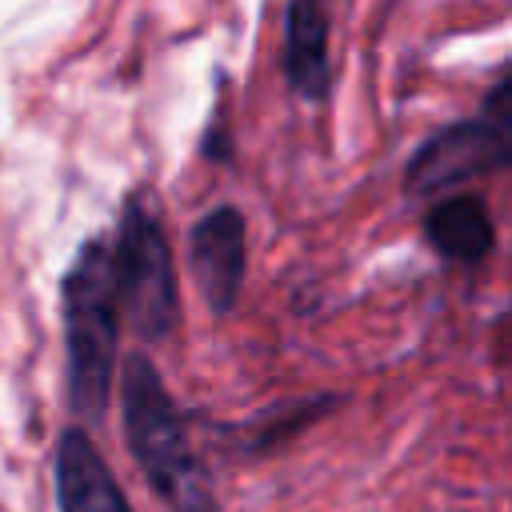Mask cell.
Returning <instances> with one entry per match:
<instances>
[{
  "label": "cell",
  "mask_w": 512,
  "mask_h": 512,
  "mask_svg": "<svg viewBox=\"0 0 512 512\" xmlns=\"http://www.w3.org/2000/svg\"><path fill=\"white\" fill-rule=\"evenodd\" d=\"M120 384H124V436L148 484L176 512H216L208 476L184 436V420L156 364L132 352L120 368Z\"/></svg>",
  "instance_id": "6da1fadb"
},
{
  "label": "cell",
  "mask_w": 512,
  "mask_h": 512,
  "mask_svg": "<svg viewBox=\"0 0 512 512\" xmlns=\"http://www.w3.org/2000/svg\"><path fill=\"white\" fill-rule=\"evenodd\" d=\"M116 272L104 240H88L64 276V340H68V404L84 420H100L116 372Z\"/></svg>",
  "instance_id": "7a4b0ae2"
},
{
  "label": "cell",
  "mask_w": 512,
  "mask_h": 512,
  "mask_svg": "<svg viewBox=\"0 0 512 512\" xmlns=\"http://www.w3.org/2000/svg\"><path fill=\"white\" fill-rule=\"evenodd\" d=\"M116 300L140 340H160L176 324V268L160 216L144 196L128 200L120 212V232L112 248Z\"/></svg>",
  "instance_id": "3957f363"
},
{
  "label": "cell",
  "mask_w": 512,
  "mask_h": 512,
  "mask_svg": "<svg viewBox=\"0 0 512 512\" xmlns=\"http://www.w3.org/2000/svg\"><path fill=\"white\" fill-rule=\"evenodd\" d=\"M188 256H192V276L204 304L216 316L232 312L244 284V216L232 204L204 212L192 224Z\"/></svg>",
  "instance_id": "277c9868"
},
{
  "label": "cell",
  "mask_w": 512,
  "mask_h": 512,
  "mask_svg": "<svg viewBox=\"0 0 512 512\" xmlns=\"http://www.w3.org/2000/svg\"><path fill=\"white\" fill-rule=\"evenodd\" d=\"M56 500L60 512H132L84 428H68L56 444Z\"/></svg>",
  "instance_id": "5b68a950"
},
{
  "label": "cell",
  "mask_w": 512,
  "mask_h": 512,
  "mask_svg": "<svg viewBox=\"0 0 512 512\" xmlns=\"http://www.w3.org/2000/svg\"><path fill=\"white\" fill-rule=\"evenodd\" d=\"M492 160H488V148L476 132L472 120H460V124H448L440 132H432L408 160V172H404V188L412 196H428V192H440V188H452L468 176H480L488 172Z\"/></svg>",
  "instance_id": "8992f818"
},
{
  "label": "cell",
  "mask_w": 512,
  "mask_h": 512,
  "mask_svg": "<svg viewBox=\"0 0 512 512\" xmlns=\"http://www.w3.org/2000/svg\"><path fill=\"white\" fill-rule=\"evenodd\" d=\"M284 76L304 100L328 96V20L308 0H296L284 12Z\"/></svg>",
  "instance_id": "52a82bcc"
},
{
  "label": "cell",
  "mask_w": 512,
  "mask_h": 512,
  "mask_svg": "<svg viewBox=\"0 0 512 512\" xmlns=\"http://www.w3.org/2000/svg\"><path fill=\"white\" fill-rule=\"evenodd\" d=\"M424 236L444 260H456V264L484 260L496 240L492 216H488L484 200H476V196H448V200L432 204L424 216Z\"/></svg>",
  "instance_id": "ba28073f"
},
{
  "label": "cell",
  "mask_w": 512,
  "mask_h": 512,
  "mask_svg": "<svg viewBox=\"0 0 512 512\" xmlns=\"http://www.w3.org/2000/svg\"><path fill=\"white\" fill-rule=\"evenodd\" d=\"M492 168H512V68L488 88L480 112L472 116Z\"/></svg>",
  "instance_id": "9c48e42d"
}]
</instances>
